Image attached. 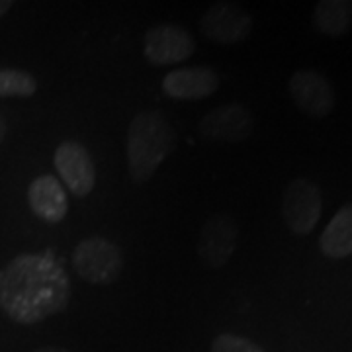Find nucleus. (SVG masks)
<instances>
[{
    "label": "nucleus",
    "instance_id": "11",
    "mask_svg": "<svg viewBox=\"0 0 352 352\" xmlns=\"http://www.w3.org/2000/svg\"><path fill=\"white\" fill-rule=\"evenodd\" d=\"M163 92L173 100L194 102L210 98L219 88V76L212 67H184L163 76Z\"/></svg>",
    "mask_w": 352,
    "mask_h": 352
},
{
    "label": "nucleus",
    "instance_id": "10",
    "mask_svg": "<svg viewBox=\"0 0 352 352\" xmlns=\"http://www.w3.org/2000/svg\"><path fill=\"white\" fill-rule=\"evenodd\" d=\"M198 131L206 139L239 143L251 138L254 131V118L245 106L231 102L206 113L198 124Z\"/></svg>",
    "mask_w": 352,
    "mask_h": 352
},
{
    "label": "nucleus",
    "instance_id": "17",
    "mask_svg": "<svg viewBox=\"0 0 352 352\" xmlns=\"http://www.w3.org/2000/svg\"><path fill=\"white\" fill-rule=\"evenodd\" d=\"M14 6V2L12 0H0V18L4 16V14L8 12L10 8Z\"/></svg>",
    "mask_w": 352,
    "mask_h": 352
},
{
    "label": "nucleus",
    "instance_id": "3",
    "mask_svg": "<svg viewBox=\"0 0 352 352\" xmlns=\"http://www.w3.org/2000/svg\"><path fill=\"white\" fill-rule=\"evenodd\" d=\"M71 261L76 274L96 286L113 284L124 268V254L120 247L100 235L80 241L73 251Z\"/></svg>",
    "mask_w": 352,
    "mask_h": 352
},
{
    "label": "nucleus",
    "instance_id": "5",
    "mask_svg": "<svg viewBox=\"0 0 352 352\" xmlns=\"http://www.w3.org/2000/svg\"><path fill=\"white\" fill-rule=\"evenodd\" d=\"M200 30L215 45H233L251 36L252 16L237 2L219 0L201 14Z\"/></svg>",
    "mask_w": 352,
    "mask_h": 352
},
{
    "label": "nucleus",
    "instance_id": "12",
    "mask_svg": "<svg viewBox=\"0 0 352 352\" xmlns=\"http://www.w3.org/2000/svg\"><path fill=\"white\" fill-rule=\"evenodd\" d=\"M30 210L45 223H61L69 212V200L63 184L51 175L38 176L28 188Z\"/></svg>",
    "mask_w": 352,
    "mask_h": 352
},
{
    "label": "nucleus",
    "instance_id": "15",
    "mask_svg": "<svg viewBox=\"0 0 352 352\" xmlns=\"http://www.w3.org/2000/svg\"><path fill=\"white\" fill-rule=\"evenodd\" d=\"M38 92V78L22 71L0 67V98H30Z\"/></svg>",
    "mask_w": 352,
    "mask_h": 352
},
{
    "label": "nucleus",
    "instance_id": "1",
    "mask_svg": "<svg viewBox=\"0 0 352 352\" xmlns=\"http://www.w3.org/2000/svg\"><path fill=\"white\" fill-rule=\"evenodd\" d=\"M71 278L51 252H24L0 270V309L20 325H34L67 309Z\"/></svg>",
    "mask_w": 352,
    "mask_h": 352
},
{
    "label": "nucleus",
    "instance_id": "2",
    "mask_svg": "<svg viewBox=\"0 0 352 352\" xmlns=\"http://www.w3.org/2000/svg\"><path fill=\"white\" fill-rule=\"evenodd\" d=\"M176 133L164 113L141 110L127 127L126 157L127 173L135 184L151 180L157 168L175 149Z\"/></svg>",
    "mask_w": 352,
    "mask_h": 352
},
{
    "label": "nucleus",
    "instance_id": "18",
    "mask_svg": "<svg viewBox=\"0 0 352 352\" xmlns=\"http://www.w3.org/2000/svg\"><path fill=\"white\" fill-rule=\"evenodd\" d=\"M34 352H71V351L61 349V346H41V349H38V351H34Z\"/></svg>",
    "mask_w": 352,
    "mask_h": 352
},
{
    "label": "nucleus",
    "instance_id": "6",
    "mask_svg": "<svg viewBox=\"0 0 352 352\" xmlns=\"http://www.w3.org/2000/svg\"><path fill=\"white\" fill-rule=\"evenodd\" d=\"M196 51V39L184 25L164 22L145 32L143 53L151 65L164 67L190 59Z\"/></svg>",
    "mask_w": 352,
    "mask_h": 352
},
{
    "label": "nucleus",
    "instance_id": "4",
    "mask_svg": "<svg viewBox=\"0 0 352 352\" xmlns=\"http://www.w3.org/2000/svg\"><path fill=\"white\" fill-rule=\"evenodd\" d=\"M323 214L321 188L311 178H294L282 196V217L294 235H309Z\"/></svg>",
    "mask_w": 352,
    "mask_h": 352
},
{
    "label": "nucleus",
    "instance_id": "7",
    "mask_svg": "<svg viewBox=\"0 0 352 352\" xmlns=\"http://www.w3.org/2000/svg\"><path fill=\"white\" fill-rule=\"evenodd\" d=\"M288 92L296 108L305 116L321 120L335 108V88L317 69H298L288 80Z\"/></svg>",
    "mask_w": 352,
    "mask_h": 352
},
{
    "label": "nucleus",
    "instance_id": "19",
    "mask_svg": "<svg viewBox=\"0 0 352 352\" xmlns=\"http://www.w3.org/2000/svg\"><path fill=\"white\" fill-rule=\"evenodd\" d=\"M4 135H6V122H4V118L0 116V143L4 141Z\"/></svg>",
    "mask_w": 352,
    "mask_h": 352
},
{
    "label": "nucleus",
    "instance_id": "9",
    "mask_svg": "<svg viewBox=\"0 0 352 352\" xmlns=\"http://www.w3.org/2000/svg\"><path fill=\"white\" fill-rule=\"evenodd\" d=\"M239 245V226L229 214H214L208 217L200 231L198 254L210 268H221L229 263Z\"/></svg>",
    "mask_w": 352,
    "mask_h": 352
},
{
    "label": "nucleus",
    "instance_id": "13",
    "mask_svg": "<svg viewBox=\"0 0 352 352\" xmlns=\"http://www.w3.org/2000/svg\"><path fill=\"white\" fill-rule=\"evenodd\" d=\"M319 247L321 252L333 258L340 261L352 254V204L342 206L337 214L333 215V219L329 221V226L323 229L321 237H319Z\"/></svg>",
    "mask_w": 352,
    "mask_h": 352
},
{
    "label": "nucleus",
    "instance_id": "8",
    "mask_svg": "<svg viewBox=\"0 0 352 352\" xmlns=\"http://www.w3.org/2000/svg\"><path fill=\"white\" fill-rule=\"evenodd\" d=\"M53 164L67 188L76 198H87L96 186V166L88 149L76 139L63 141L53 155Z\"/></svg>",
    "mask_w": 352,
    "mask_h": 352
},
{
    "label": "nucleus",
    "instance_id": "16",
    "mask_svg": "<svg viewBox=\"0 0 352 352\" xmlns=\"http://www.w3.org/2000/svg\"><path fill=\"white\" fill-rule=\"evenodd\" d=\"M210 352H264L256 342L247 337L233 335V333H221L212 342Z\"/></svg>",
    "mask_w": 352,
    "mask_h": 352
},
{
    "label": "nucleus",
    "instance_id": "14",
    "mask_svg": "<svg viewBox=\"0 0 352 352\" xmlns=\"http://www.w3.org/2000/svg\"><path fill=\"white\" fill-rule=\"evenodd\" d=\"M314 25L327 38H344L352 30V0L317 2L314 6Z\"/></svg>",
    "mask_w": 352,
    "mask_h": 352
}]
</instances>
